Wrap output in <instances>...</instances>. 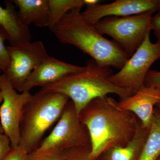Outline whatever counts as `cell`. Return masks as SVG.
<instances>
[{
  "mask_svg": "<svg viewBox=\"0 0 160 160\" xmlns=\"http://www.w3.org/2000/svg\"><path fill=\"white\" fill-rule=\"evenodd\" d=\"M154 12L126 17H108L94 25L102 35L111 37L119 47L130 57L150 33Z\"/></svg>",
  "mask_w": 160,
  "mask_h": 160,
  "instance_id": "obj_6",
  "label": "cell"
},
{
  "mask_svg": "<svg viewBox=\"0 0 160 160\" xmlns=\"http://www.w3.org/2000/svg\"><path fill=\"white\" fill-rule=\"evenodd\" d=\"M157 160H160V157L159 158H158V159Z\"/></svg>",
  "mask_w": 160,
  "mask_h": 160,
  "instance_id": "obj_29",
  "label": "cell"
},
{
  "mask_svg": "<svg viewBox=\"0 0 160 160\" xmlns=\"http://www.w3.org/2000/svg\"><path fill=\"white\" fill-rule=\"evenodd\" d=\"M150 29L153 31V33L157 38V41H160V12H158L154 16H152L150 22Z\"/></svg>",
  "mask_w": 160,
  "mask_h": 160,
  "instance_id": "obj_24",
  "label": "cell"
},
{
  "mask_svg": "<svg viewBox=\"0 0 160 160\" xmlns=\"http://www.w3.org/2000/svg\"><path fill=\"white\" fill-rule=\"evenodd\" d=\"M158 107V109H155L154 113L160 119V102L157 105Z\"/></svg>",
  "mask_w": 160,
  "mask_h": 160,
  "instance_id": "obj_26",
  "label": "cell"
},
{
  "mask_svg": "<svg viewBox=\"0 0 160 160\" xmlns=\"http://www.w3.org/2000/svg\"><path fill=\"white\" fill-rule=\"evenodd\" d=\"M78 147H91V140L87 127L80 121L74 104L69 101L50 134L31 153L66 151Z\"/></svg>",
  "mask_w": 160,
  "mask_h": 160,
  "instance_id": "obj_5",
  "label": "cell"
},
{
  "mask_svg": "<svg viewBox=\"0 0 160 160\" xmlns=\"http://www.w3.org/2000/svg\"><path fill=\"white\" fill-rule=\"evenodd\" d=\"M49 5L50 31L68 11L81 10L85 5L83 0H49Z\"/></svg>",
  "mask_w": 160,
  "mask_h": 160,
  "instance_id": "obj_16",
  "label": "cell"
},
{
  "mask_svg": "<svg viewBox=\"0 0 160 160\" xmlns=\"http://www.w3.org/2000/svg\"><path fill=\"white\" fill-rule=\"evenodd\" d=\"M91 147H78L67 151L64 160H91Z\"/></svg>",
  "mask_w": 160,
  "mask_h": 160,
  "instance_id": "obj_19",
  "label": "cell"
},
{
  "mask_svg": "<svg viewBox=\"0 0 160 160\" xmlns=\"http://www.w3.org/2000/svg\"><path fill=\"white\" fill-rule=\"evenodd\" d=\"M69 101L65 95L42 89L32 95L24 107L20 126V144L29 153L40 146Z\"/></svg>",
  "mask_w": 160,
  "mask_h": 160,
  "instance_id": "obj_4",
  "label": "cell"
},
{
  "mask_svg": "<svg viewBox=\"0 0 160 160\" xmlns=\"http://www.w3.org/2000/svg\"><path fill=\"white\" fill-rule=\"evenodd\" d=\"M61 43L75 46L101 67L121 69L130 58L113 41L84 19L81 10L70 11L51 30Z\"/></svg>",
  "mask_w": 160,
  "mask_h": 160,
  "instance_id": "obj_2",
  "label": "cell"
},
{
  "mask_svg": "<svg viewBox=\"0 0 160 160\" xmlns=\"http://www.w3.org/2000/svg\"><path fill=\"white\" fill-rule=\"evenodd\" d=\"M3 101L0 106V123L11 147L20 143V126L24 107L31 97L30 91L18 93L4 74L0 75Z\"/></svg>",
  "mask_w": 160,
  "mask_h": 160,
  "instance_id": "obj_9",
  "label": "cell"
},
{
  "mask_svg": "<svg viewBox=\"0 0 160 160\" xmlns=\"http://www.w3.org/2000/svg\"><path fill=\"white\" fill-rule=\"evenodd\" d=\"M3 101V96L2 95V92H1V89H0V104L2 103ZM4 131H3L2 128L0 123V134H4Z\"/></svg>",
  "mask_w": 160,
  "mask_h": 160,
  "instance_id": "obj_27",
  "label": "cell"
},
{
  "mask_svg": "<svg viewBox=\"0 0 160 160\" xmlns=\"http://www.w3.org/2000/svg\"><path fill=\"white\" fill-rule=\"evenodd\" d=\"M91 140L90 158L95 160L114 146H124L132 139L140 122L132 112L121 109L110 97L98 98L87 104L78 113Z\"/></svg>",
  "mask_w": 160,
  "mask_h": 160,
  "instance_id": "obj_1",
  "label": "cell"
},
{
  "mask_svg": "<svg viewBox=\"0 0 160 160\" xmlns=\"http://www.w3.org/2000/svg\"><path fill=\"white\" fill-rule=\"evenodd\" d=\"M84 68L85 66L72 65L49 56L31 72L21 92L30 91L38 86L43 88L57 82L68 76L82 71Z\"/></svg>",
  "mask_w": 160,
  "mask_h": 160,
  "instance_id": "obj_11",
  "label": "cell"
},
{
  "mask_svg": "<svg viewBox=\"0 0 160 160\" xmlns=\"http://www.w3.org/2000/svg\"><path fill=\"white\" fill-rule=\"evenodd\" d=\"M112 71L110 67H101L93 60L87 61L82 71L70 75L57 82L42 88L43 90L65 95L74 104L78 114L92 100L113 93L125 99L134 94L118 88L109 80Z\"/></svg>",
  "mask_w": 160,
  "mask_h": 160,
  "instance_id": "obj_3",
  "label": "cell"
},
{
  "mask_svg": "<svg viewBox=\"0 0 160 160\" xmlns=\"http://www.w3.org/2000/svg\"><path fill=\"white\" fill-rule=\"evenodd\" d=\"M30 153L22 145L12 147L3 160H30Z\"/></svg>",
  "mask_w": 160,
  "mask_h": 160,
  "instance_id": "obj_20",
  "label": "cell"
},
{
  "mask_svg": "<svg viewBox=\"0 0 160 160\" xmlns=\"http://www.w3.org/2000/svg\"><path fill=\"white\" fill-rule=\"evenodd\" d=\"M159 86V87H160V86Z\"/></svg>",
  "mask_w": 160,
  "mask_h": 160,
  "instance_id": "obj_32",
  "label": "cell"
},
{
  "mask_svg": "<svg viewBox=\"0 0 160 160\" xmlns=\"http://www.w3.org/2000/svg\"><path fill=\"white\" fill-rule=\"evenodd\" d=\"M160 0H117L107 4L88 6L81 12L86 22L95 25L108 17H126L149 12L159 9Z\"/></svg>",
  "mask_w": 160,
  "mask_h": 160,
  "instance_id": "obj_10",
  "label": "cell"
},
{
  "mask_svg": "<svg viewBox=\"0 0 160 160\" xmlns=\"http://www.w3.org/2000/svg\"><path fill=\"white\" fill-rule=\"evenodd\" d=\"M149 129L140 122L132 139L126 146H114L104 152L100 160H139L143 147L149 135Z\"/></svg>",
  "mask_w": 160,
  "mask_h": 160,
  "instance_id": "obj_15",
  "label": "cell"
},
{
  "mask_svg": "<svg viewBox=\"0 0 160 160\" xmlns=\"http://www.w3.org/2000/svg\"><path fill=\"white\" fill-rule=\"evenodd\" d=\"M9 138L5 134H0V160H3L11 149Z\"/></svg>",
  "mask_w": 160,
  "mask_h": 160,
  "instance_id": "obj_23",
  "label": "cell"
},
{
  "mask_svg": "<svg viewBox=\"0 0 160 160\" xmlns=\"http://www.w3.org/2000/svg\"><path fill=\"white\" fill-rule=\"evenodd\" d=\"M18 8L20 19L29 27L32 24L39 27H48L49 23V0H12Z\"/></svg>",
  "mask_w": 160,
  "mask_h": 160,
  "instance_id": "obj_14",
  "label": "cell"
},
{
  "mask_svg": "<svg viewBox=\"0 0 160 160\" xmlns=\"http://www.w3.org/2000/svg\"><path fill=\"white\" fill-rule=\"evenodd\" d=\"M158 12H160V0L159 9L158 11Z\"/></svg>",
  "mask_w": 160,
  "mask_h": 160,
  "instance_id": "obj_28",
  "label": "cell"
},
{
  "mask_svg": "<svg viewBox=\"0 0 160 160\" xmlns=\"http://www.w3.org/2000/svg\"><path fill=\"white\" fill-rule=\"evenodd\" d=\"M160 102L159 86L144 85L134 94L118 102L121 109L132 112L143 127L149 129L154 118V106Z\"/></svg>",
  "mask_w": 160,
  "mask_h": 160,
  "instance_id": "obj_12",
  "label": "cell"
},
{
  "mask_svg": "<svg viewBox=\"0 0 160 160\" xmlns=\"http://www.w3.org/2000/svg\"><path fill=\"white\" fill-rule=\"evenodd\" d=\"M68 150L53 152L38 155L30 153V160H64Z\"/></svg>",
  "mask_w": 160,
  "mask_h": 160,
  "instance_id": "obj_21",
  "label": "cell"
},
{
  "mask_svg": "<svg viewBox=\"0 0 160 160\" xmlns=\"http://www.w3.org/2000/svg\"><path fill=\"white\" fill-rule=\"evenodd\" d=\"M160 58V41L152 42L150 33L129 58L119 71L109 78L118 88L134 94L144 85L147 72L152 64Z\"/></svg>",
  "mask_w": 160,
  "mask_h": 160,
  "instance_id": "obj_7",
  "label": "cell"
},
{
  "mask_svg": "<svg viewBox=\"0 0 160 160\" xmlns=\"http://www.w3.org/2000/svg\"><path fill=\"white\" fill-rule=\"evenodd\" d=\"M10 64L3 73L15 89L21 92L31 72L49 57L44 44L40 41L18 47L7 46Z\"/></svg>",
  "mask_w": 160,
  "mask_h": 160,
  "instance_id": "obj_8",
  "label": "cell"
},
{
  "mask_svg": "<svg viewBox=\"0 0 160 160\" xmlns=\"http://www.w3.org/2000/svg\"><path fill=\"white\" fill-rule=\"evenodd\" d=\"M84 5L88 6H92L98 4L99 1L98 0H83Z\"/></svg>",
  "mask_w": 160,
  "mask_h": 160,
  "instance_id": "obj_25",
  "label": "cell"
},
{
  "mask_svg": "<svg viewBox=\"0 0 160 160\" xmlns=\"http://www.w3.org/2000/svg\"><path fill=\"white\" fill-rule=\"evenodd\" d=\"M160 157V119L154 118L139 160H157Z\"/></svg>",
  "mask_w": 160,
  "mask_h": 160,
  "instance_id": "obj_17",
  "label": "cell"
},
{
  "mask_svg": "<svg viewBox=\"0 0 160 160\" xmlns=\"http://www.w3.org/2000/svg\"><path fill=\"white\" fill-rule=\"evenodd\" d=\"M1 70H0V73H1Z\"/></svg>",
  "mask_w": 160,
  "mask_h": 160,
  "instance_id": "obj_31",
  "label": "cell"
},
{
  "mask_svg": "<svg viewBox=\"0 0 160 160\" xmlns=\"http://www.w3.org/2000/svg\"><path fill=\"white\" fill-rule=\"evenodd\" d=\"M144 85L147 86H160V72L149 69L146 75Z\"/></svg>",
  "mask_w": 160,
  "mask_h": 160,
  "instance_id": "obj_22",
  "label": "cell"
},
{
  "mask_svg": "<svg viewBox=\"0 0 160 160\" xmlns=\"http://www.w3.org/2000/svg\"><path fill=\"white\" fill-rule=\"evenodd\" d=\"M8 40V36L5 30L0 26V70L6 73L10 64V59L5 41Z\"/></svg>",
  "mask_w": 160,
  "mask_h": 160,
  "instance_id": "obj_18",
  "label": "cell"
},
{
  "mask_svg": "<svg viewBox=\"0 0 160 160\" xmlns=\"http://www.w3.org/2000/svg\"><path fill=\"white\" fill-rule=\"evenodd\" d=\"M4 3L5 8L0 6V26L7 33L10 46L18 47L30 42L31 32L20 19L15 6L11 1Z\"/></svg>",
  "mask_w": 160,
  "mask_h": 160,
  "instance_id": "obj_13",
  "label": "cell"
},
{
  "mask_svg": "<svg viewBox=\"0 0 160 160\" xmlns=\"http://www.w3.org/2000/svg\"><path fill=\"white\" fill-rule=\"evenodd\" d=\"M100 160L98 158V159H97L96 160Z\"/></svg>",
  "mask_w": 160,
  "mask_h": 160,
  "instance_id": "obj_30",
  "label": "cell"
}]
</instances>
